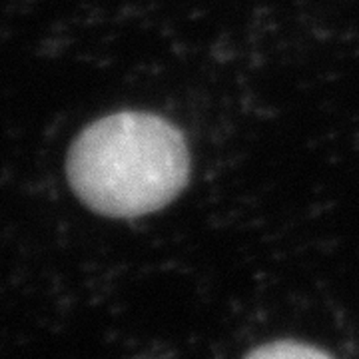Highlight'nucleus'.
I'll return each mask as SVG.
<instances>
[{"label": "nucleus", "mask_w": 359, "mask_h": 359, "mask_svg": "<svg viewBox=\"0 0 359 359\" xmlns=\"http://www.w3.org/2000/svg\"><path fill=\"white\" fill-rule=\"evenodd\" d=\"M66 176L82 204L110 218L162 210L190 180V150L172 122L150 112H116L78 134Z\"/></svg>", "instance_id": "f257e3e1"}, {"label": "nucleus", "mask_w": 359, "mask_h": 359, "mask_svg": "<svg viewBox=\"0 0 359 359\" xmlns=\"http://www.w3.org/2000/svg\"><path fill=\"white\" fill-rule=\"evenodd\" d=\"M245 359H334L318 347L299 341H273L268 346L256 347Z\"/></svg>", "instance_id": "f03ea898"}]
</instances>
